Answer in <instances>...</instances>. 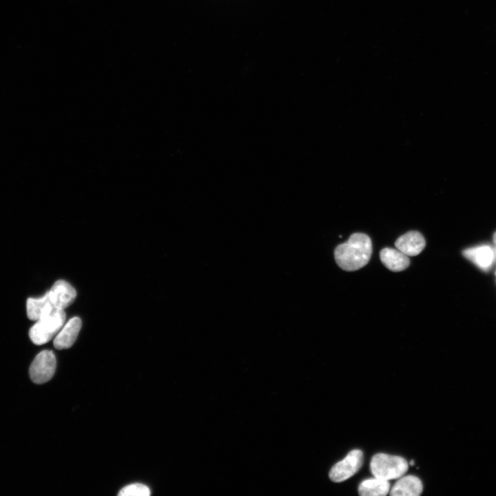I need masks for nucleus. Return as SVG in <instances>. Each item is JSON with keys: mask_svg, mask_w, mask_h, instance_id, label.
<instances>
[{"mask_svg": "<svg viewBox=\"0 0 496 496\" xmlns=\"http://www.w3.org/2000/svg\"><path fill=\"white\" fill-rule=\"evenodd\" d=\"M56 364V358L52 351H41L30 366L29 374L32 381L41 384L50 380L55 372Z\"/></svg>", "mask_w": 496, "mask_h": 496, "instance_id": "obj_4", "label": "nucleus"}, {"mask_svg": "<svg viewBox=\"0 0 496 496\" xmlns=\"http://www.w3.org/2000/svg\"><path fill=\"white\" fill-rule=\"evenodd\" d=\"M81 328V320L77 317L70 319L56 335L54 346L56 349L61 350L71 347L74 343Z\"/></svg>", "mask_w": 496, "mask_h": 496, "instance_id": "obj_7", "label": "nucleus"}, {"mask_svg": "<svg viewBox=\"0 0 496 496\" xmlns=\"http://www.w3.org/2000/svg\"><path fill=\"white\" fill-rule=\"evenodd\" d=\"M65 322L64 309H54L35 320L29 330V337L37 345L45 344L56 336Z\"/></svg>", "mask_w": 496, "mask_h": 496, "instance_id": "obj_2", "label": "nucleus"}, {"mask_svg": "<svg viewBox=\"0 0 496 496\" xmlns=\"http://www.w3.org/2000/svg\"><path fill=\"white\" fill-rule=\"evenodd\" d=\"M363 453L358 449L351 451L341 461L331 468L329 476L334 482H341L355 475L363 464Z\"/></svg>", "mask_w": 496, "mask_h": 496, "instance_id": "obj_5", "label": "nucleus"}, {"mask_svg": "<svg viewBox=\"0 0 496 496\" xmlns=\"http://www.w3.org/2000/svg\"><path fill=\"white\" fill-rule=\"evenodd\" d=\"M76 292L68 282L59 280L54 283L43 297L52 309H64L75 300Z\"/></svg>", "mask_w": 496, "mask_h": 496, "instance_id": "obj_6", "label": "nucleus"}, {"mask_svg": "<svg viewBox=\"0 0 496 496\" xmlns=\"http://www.w3.org/2000/svg\"><path fill=\"white\" fill-rule=\"evenodd\" d=\"M493 238V242L496 245V231L495 232Z\"/></svg>", "mask_w": 496, "mask_h": 496, "instance_id": "obj_14", "label": "nucleus"}, {"mask_svg": "<svg viewBox=\"0 0 496 496\" xmlns=\"http://www.w3.org/2000/svg\"><path fill=\"white\" fill-rule=\"evenodd\" d=\"M423 490L422 481L416 476H402L390 490L391 496H418Z\"/></svg>", "mask_w": 496, "mask_h": 496, "instance_id": "obj_9", "label": "nucleus"}, {"mask_svg": "<svg viewBox=\"0 0 496 496\" xmlns=\"http://www.w3.org/2000/svg\"><path fill=\"white\" fill-rule=\"evenodd\" d=\"M119 496H149V488L142 484H132L123 487L118 494Z\"/></svg>", "mask_w": 496, "mask_h": 496, "instance_id": "obj_13", "label": "nucleus"}, {"mask_svg": "<svg viewBox=\"0 0 496 496\" xmlns=\"http://www.w3.org/2000/svg\"><path fill=\"white\" fill-rule=\"evenodd\" d=\"M370 469L375 477L389 481L402 477L409 469V463L402 457L379 453L372 457Z\"/></svg>", "mask_w": 496, "mask_h": 496, "instance_id": "obj_3", "label": "nucleus"}, {"mask_svg": "<svg viewBox=\"0 0 496 496\" xmlns=\"http://www.w3.org/2000/svg\"><path fill=\"white\" fill-rule=\"evenodd\" d=\"M414 464H415V461L413 459H411L410 461V465L413 466V465H414Z\"/></svg>", "mask_w": 496, "mask_h": 496, "instance_id": "obj_15", "label": "nucleus"}, {"mask_svg": "<svg viewBox=\"0 0 496 496\" xmlns=\"http://www.w3.org/2000/svg\"><path fill=\"white\" fill-rule=\"evenodd\" d=\"M463 255L468 260L483 270L488 269L495 260V253L488 245H480L463 251Z\"/></svg>", "mask_w": 496, "mask_h": 496, "instance_id": "obj_10", "label": "nucleus"}, {"mask_svg": "<svg viewBox=\"0 0 496 496\" xmlns=\"http://www.w3.org/2000/svg\"><path fill=\"white\" fill-rule=\"evenodd\" d=\"M426 245V241L421 233L410 231L399 237L395 247L408 256H415L421 253Z\"/></svg>", "mask_w": 496, "mask_h": 496, "instance_id": "obj_8", "label": "nucleus"}, {"mask_svg": "<svg viewBox=\"0 0 496 496\" xmlns=\"http://www.w3.org/2000/svg\"><path fill=\"white\" fill-rule=\"evenodd\" d=\"M390 490L388 480L375 477L363 480L358 486L361 496H385Z\"/></svg>", "mask_w": 496, "mask_h": 496, "instance_id": "obj_12", "label": "nucleus"}, {"mask_svg": "<svg viewBox=\"0 0 496 496\" xmlns=\"http://www.w3.org/2000/svg\"><path fill=\"white\" fill-rule=\"evenodd\" d=\"M380 257L383 265L392 271H403L410 265L409 256L397 249L384 248L380 251Z\"/></svg>", "mask_w": 496, "mask_h": 496, "instance_id": "obj_11", "label": "nucleus"}, {"mask_svg": "<svg viewBox=\"0 0 496 496\" xmlns=\"http://www.w3.org/2000/svg\"><path fill=\"white\" fill-rule=\"evenodd\" d=\"M371 238L363 233L351 234L347 241L336 247L335 260L343 270L353 271L364 267L372 254Z\"/></svg>", "mask_w": 496, "mask_h": 496, "instance_id": "obj_1", "label": "nucleus"}]
</instances>
